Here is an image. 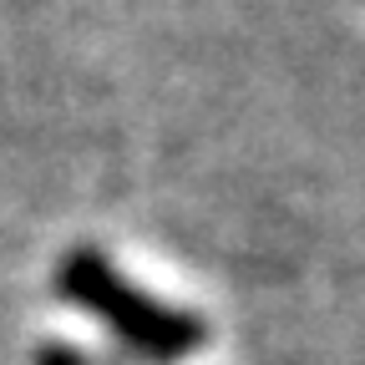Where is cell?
Returning <instances> with one entry per match:
<instances>
[{"label":"cell","instance_id":"2","mask_svg":"<svg viewBox=\"0 0 365 365\" xmlns=\"http://www.w3.org/2000/svg\"><path fill=\"white\" fill-rule=\"evenodd\" d=\"M36 365H107V360H102V355H81V350H71V345H51V350L36 355Z\"/></svg>","mask_w":365,"mask_h":365},{"label":"cell","instance_id":"1","mask_svg":"<svg viewBox=\"0 0 365 365\" xmlns=\"http://www.w3.org/2000/svg\"><path fill=\"white\" fill-rule=\"evenodd\" d=\"M56 294L91 314L97 325L143 365H182L208 345V319L193 309H178L148 289H137L102 249H71L56 264Z\"/></svg>","mask_w":365,"mask_h":365}]
</instances>
